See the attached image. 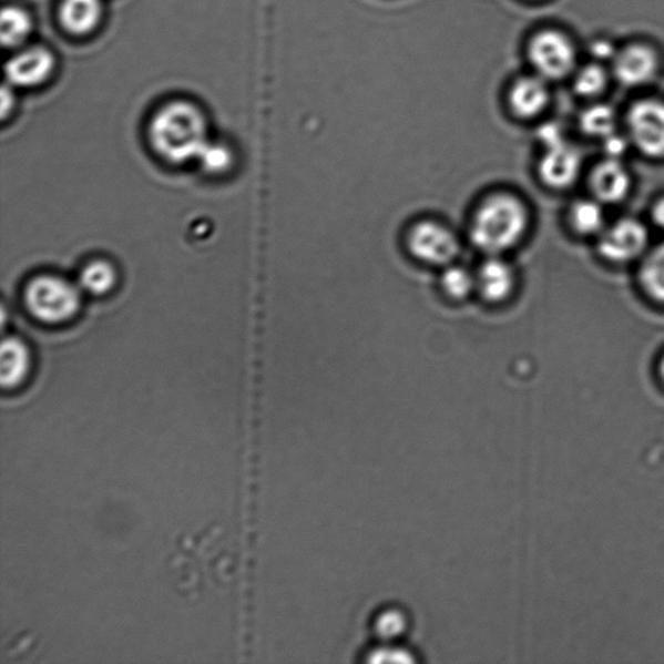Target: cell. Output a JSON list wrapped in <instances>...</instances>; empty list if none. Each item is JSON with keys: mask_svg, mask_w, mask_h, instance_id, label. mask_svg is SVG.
<instances>
[{"mask_svg": "<svg viewBox=\"0 0 664 664\" xmlns=\"http://www.w3.org/2000/svg\"><path fill=\"white\" fill-rule=\"evenodd\" d=\"M149 139L152 149L165 162H193L210 142L207 120L195 104L172 102L162 106L152 118Z\"/></svg>", "mask_w": 664, "mask_h": 664, "instance_id": "obj_1", "label": "cell"}, {"mask_svg": "<svg viewBox=\"0 0 664 664\" xmlns=\"http://www.w3.org/2000/svg\"><path fill=\"white\" fill-rule=\"evenodd\" d=\"M530 225V213L522 198L494 193L479 204L470 225V239L488 256H500L522 241Z\"/></svg>", "mask_w": 664, "mask_h": 664, "instance_id": "obj_2", "label": "cell"}, {"mask_svg": "<svg viewBox=\"0 0 664 664\" xmlns=\"http://www.w3.org/2000/svg\"><path fill=\"white\" fill-rule=\"evenodd\" d=\"M81 288L72 282L51 274L29 282L24 300L30 315L43 324L68 323L81 307Z\"/></svg>", "mask_w": 664, "mask_h": 664, "instance_id": "obj_3", "label": "cell"}, {"mask_svg": "<svg viewBox=\"0 0 664 664\" xmlns=\"http://www.w3.org/2000/svg\"><path fill=\"white\" fill-rule=\"evenodd\" d=\"M627 136L633 147L644 156L664 157V103L646 99L631 106L627 114Z\"/></svg>", "mask_w": 664, "mask_h": 664, "instance_id": "obj_4", "label": "cell"}, {"mask_svg": "<svg viewBox=\"0 0 664 664\" xmlns=\"http://www.w3.org/2000/svg\"><path fill=\"white\" fill-rule=\"evenodd\" d=\"M647 242L646 226L636 218L625 217L605 227L597 238V251L606 262L625 264L645 256Z\"/></svg>", "mask_w": 664, "mask_h": 664, "instance_id": "obj_5", "label": "cell"}, {"mask_svg": "<svg viewBox=\"0 0 664 664\" xmlns=\"http://www.w3.org/2000/svg\"><path fill=\"white\" fill-rule=\"evenodd\" d=\"M407 244L410 254L421 262L447 266L460 249L456 235L432 219L418 221L409 228Z\"/></svg>", "mask_w": 664, "mask_h": 664, "instance_id": "obj_6", "label": "cell"}, {"mask_svg": "<svg viewBox=\"0 0 664 664\" xmlns=\"http://www.w3.org/2000/svg\"><path fill=\"white\" fill-rule=\"evenodd\" d=\"M529 57L539 75L549 80L564 78L575 64L574 45L555 30H544L533 37Z\"/></svg>", "mask_w": 664, "mask_h": 664, "instance_id": "obj_7", "label": "cell"}, {"mask_svg": "<svg viewBox=\"0 0 664 664\" xmlns=\"http://www.w3.org/2000/svg\"><path fill=\"white\" fill-rule=\"evenodd\" d=\"M582 166V155L564 141L545 149L540 159L539 175L549 187L568 188L579 178Z\"/></svg>", "mask_w": 664, "mask_h": 664, "instance_id": "obj_8", "label": "cell"}, {"mask_svg": "<svg viewBox=\"0 0 664 664\" xmlns=\"http://www.w3.org/2000/svg\"><path fill=\"white\" fill-rule=\"evenodd\" d=\"M55 67L51 51L34 45L32 49L20 51L6 64L7 80L11 85L33 88L48 80Z\"/></svg>", "mask_w": 664, "mask_h": 664, "instance_id": "obj_9", "label": "cell"}, {"mask_svg": "<svg viewBox=\"0 0 664 664\" xmlns=\"http://www.w3.org/2000/svg\"><path fill=\"white\" fill-rule=\"evenodd\" d=\"M631 187L632 177L623 160L605 157L591 172L592 195L604 205L623 202L629 196Z\"/></svg>", "mask_w": 664, "mask_h": 664, "instance_id": "obj_10", "label": "cell"}, {"mask_svg": "<svg viewBox=\"0 0 664 664\" xmlns=\"http://www.w3.org/2000/svg\"><path fill=\"white\" fill-rule=\"evenodd\" d=\"M477 289L490 303L507 300L515 285L514 270L500 256H488L476 273Z\"/></svg>", "mask_w": 664, "mask_h": 664, "instance_id": "obj_11", "label": "cell"}, {"mask_svg": "<svg viewBox=\"0 0 664 664\" xmlns=\"http://www.w3.org/2000/svg\"><path fill=\"white\" fill-rule=\"evenodd\" d=\"M614 71L617 80L624 85H643V83L652 80L655 74V53L645 45H631V48L623 50L620 55L615 57Z\"/></svg>", "mask_w": 664, "mask_h": 664, "instance_id": "obj_12", "label": "cell"}, {"mask_svg": "<svg viewBox=\"0 0 664 664\" xmlns=\"http://www.w3.org/2000/svg\"><path fill=\"white\" fill-rule=\"evenodd\" d=\"M548 101L549 90L541 75H527L519 79L509 94L511 110L522 119L537 118L545 110Z\"/></svg>", "mask_w": 664, "mask_h": 664, "instance_id": "obj_13", "label": "cell"}, {"mask_svg": "<svg viewBox=\"0 0 664 664\" xmlns=\"http://www.w3.org/2000/svg\"><path fill=\"white\" fill-rule=\"evenodd\" d=\"M102 0H63L60 6V24L68 33L85 35L102 20Z\"/></svg>", "mask_w": 664, "mask_h": 664, "instance_id": "obj_14", "label": "cell"}, {"mask_svg": "<svg viewBox=\"0 0 664 664\" xmlns=\"http://www.w3.org/2000/svg\"><path fill=\"white\" fill-rule=\"evenodd\" d=\"M605 205L597 198H579L569 208V225L578 235L595 236L605 231Z\"/></svg>", "mask_w": 664, "mask_h": 664, "instance_id": "obj_15", "label": "cell"}, {"mask_svg": "<svg viewBox=\"0 0 664 664\" xmlns=\"http://www.w3.org/2000/svg\"><path fill=\"white\" fill-rule=\"evenodd\" d=\"M0 360L4 388H13L24 381L30 369V353L24 341L17 337L3 339Z\"/></svg>", "mask_w": 664, "mask_h": 664, "instance_id": "obj_16", "label": "cell"}, {"mask_svg": "<svg viewBox=\"0 0 664 664\" xmlns=\"http://www.w3.org/2000/svg\"><path fill=\"white\" fill-rule=\"evenodd\" d=\"M639 277L647 296L664 304V242L644 256Z\"/></svg>", "mask_w": 664, "mask_h": 664, "instance_id": "obj_17", "label": "cell"}, {"mask_svg": "<svg viewBox=\"0 0 664 664\" xmlns=\"http://www.w3.org/2000/svg\"><path fill=\"white\" fill-rule=\"evenodd\" d=\"M118 274L113 265L105 259H95L81 270L79 286L82 293L103 296L116 286Z\"/></svg>", "mask_w": 664, "mask_h": 664, "instance_id": "obj_18", "label": "cell"}, {"mask_svg": "<svg viewBox=\"0 0 664 664\" xmlns=\"http://www.w3.org/2000/svg\"><path fill=\"white\" fill-rule=\"evenodd\" d=\"M32 33V19L17 6L4 7L0 18V40L4 48H18Z\"/></svg>", "mask_w": 664, "mask_h": 664, "instance_id": "obj_19", "label": "cell"}, {"mask_svg": "<svg viewBox=\"0 0 664 664\" xmlns=\"http://www.w3.org/2000/svg\"><path fill=\"white\" fill-rule=\"evenodd\" d=\"M579 124L584 134L601 141L616 132L615 113L607 105L599 104L585 110Z\"/></svg>", "mask_w": 664, "mask_h": 664, "instance_id": "obj_20", "label": "cell"}, {"mask_svg": "<svg viewBox=\"0 0 664 664\" xmlns=\"http://www.w3.org/2000/svg\"><path fill=\"white\" fill-rule=\"evenodd\" d=\"M442 289L453 299H464L477 289L476 274L461 265H447L441 274Z\"/></svg>", "mask_w": 664, "mask_h": 664, "instance_id": "obj_21", "label": "cell"}, {"mask_svg": "<svg viewBox=\"0 0 664 664\" xmlns=\"http://www.w3.org/2000/svg\"><path fill=\"white\" fill-rule=\"evenodd\" d=\"M197 162L210 174H223L232 166L233 154L224 144L208 142L198 155Z\"/></svg>", "mask_w": 664, "mask_h": 664, "instance_id": "obj_22", "label": "cell"}, {"mask_svg": "<svg viewBox=\"0 0 664 664\" xmlns=\"http://www.w3.org/2000/svg\"><path fill=\"white\" fill-rule=\"evenodd\" d=\"M606 85V73L599 65H588L579 72L575 80L578 94L594 96L601 93Z\"/></svg>", "mask_w": 664, "mask_h": 664, "instance_id": "obj_23", "label": "cell"}, {"mask_svg": "<svg viewBox=\"0 0 664 664\" xmlns=\"http://www.w3.org/2000/svg\"><path fill=\"white\" fill-rule=\"evenodd\" d=\"M406 630V620L400 612L396 610H388V612L380 614L376 622V632L381 639H394L401 635V632Z\"/></svg>", "mask_w": 664, "mask_h": 664, "instance_id": "obj_24", "label": "cell"}, {"mask_svg": "<svg viewBox=\"0 0 664 664\" xmlns=\"http://www.w3.org/2000/svg\"><path fill=\"white\" fill-rule=\"evenodd\" d=\"M604 144V154L609 159L623 160V156L627 154V151L632 146L627 135H622L617 132L610 134L606 139L602 140Z\"/></svg>", "mask_w": 664, "mask_h": 664, "instance_id": "obj_25", "label": "cell"}, {"mask_svg": "<svg viewBox=\"0 0 664 664\" xmlns=\"http://www.w3.org/2000/svg\"><path fill=\"white\" fill-rule=\"evenodd\" d=\"M370 662H411L413 658H408L407 653L397 651V648H381L376 653H371Z\"/></svg>", "mask_w": 664, "mask_h": 664, "instance_id": "obj_26", "label": "cell"}, {"mask_svg": "<svg viewBox=\"0 0 664 664\" xmlns=\"http://www.w3.org/2000/svg\"><path fill=\"white\" fill-rule=\"evenodd\" d=\"M539 134L541 143L544 144V149L564 142L562 130L556 125H545L540 129Z\"/></svg>", "mask_w": 664, "mask_h": 664, "instance_id": "obj_27", "label": "cell"}, {"mask_svg": "<svg viewBox=\"0 0 664 664\" xmlns=\"http://www.w3.org/2000/svg\"><path fill=\"white\" fill-rule=\"evenodd\" d=\"M651 217L653 224L658 227L660 231L664 232V196L660 197L658 201L653 204Z\"/></svg>", "mask_w": 664, "mask_h": 664, "instance_id": "obj_28", "label": "cell"}, {"mask_svg": "<svg viewBox=\"0 0 664 664\" xmlns=\"http://www.w3.org/2000/svg\"><path fill=\"white\" fill-rule=\"evenodd\" d=\"M592 53L594 57H597L600 59H607L610 57H613V45L605 41L595 42L592 45Z\"/></svg>", "mask_w": 664, "mask_h": 664, "instance_id": "obj_29", "label": "cell"}, {"mask_svg": "<svg viewBox=\"0 0 664 664\" xmlns=\"http://www.w3.org/2000/svg\"><path fill=\"white\" fill-rule=\"evenodd\" d=\"M13 106V95L7 86L2 90V118L6 119Z\"/></svg>", "mask_w": 664, "mask_h": 664, "instance_id": "obj_30", "label": "cell"}, {"mask_svg": "<svg viewBox=\"0 0 664 664\" xmlns=\"http://www.w3.org/2000/svg\"><path fill=\"white\" fill-rule=\"evenodd\" d=\"M660 371H661V377L664 380V356L662 357L661 364H660Z\"/></svg>", "mask_w": 664, "mask_h": 664, "instance_id": "obj_31", "label": "cell"}]
</instances>
